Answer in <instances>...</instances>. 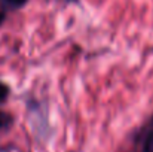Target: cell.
Returning a JSON list of instances; mask_svg holds the SVG:
<instances>
[{
    "label": "cell",
    "instance_id": "6da1fadb",
    "mask_svg": "<svg viewBox=\"0 0 153 152\" xmlns=\"http://www.w3.org/2000/svg\"><path fill=\"white\" fill-rule=\"evenodd\" d=\"M141 152H153V115L146 124L141 136Z\"/></svg>",
    "mask_w": 153,
    "mask_h": 152
},
{
    "label": "cell",
    "instance_id": "7a4b0ae2",
    "mask_svg": "<svg viewBox=\"0 0 153 152\" xmlns=\"http://www.w3.org/2000/svg\"><path fill=\"white\" fill-rule=\"evenodd\" d=\"M27 3H28V0H0V9H3L4 12L19 10V9H22Z\"/></svg>",
    "mask_w": 153,
    "mask_h": 152
},
{
    "label": "cell",
    "instance_id": "3957f363",
    "mask_svg": "<svg viewBox=\"0 0 153 152\" xmlns=\"http://www.w3.org/2000/svg\"><path fill=\"white\" fill-rule=\"evenodd\" d=\"M12 124H13V116L9 112L0 109V131L1 130H7Z\"/></svg>",
    "mask_w": 153,
    "mask_h": 152
},
{
    "label": "cell",
    "instance_id": "277c9868",
    "mask_svg": "<svg viewBox=\"0 0 153 152\" xmlns=\"http://www.w3.org/2000/svg\"><path fill=\"white\" fill-rule=\"evenodd\" d=\"M9 96H10V87L6 82L0 81V104H3L4 101L7 100Z\"/></svg>",
    "mask_w": 153,
    "mask_h": 152
},
{
    "label": "cell",
    "instance_id": "5b68a950",
    "mask_svg": "<svg viewBox=\"0 0 153 152\" xmlns=\"http://www.w3.org/2000/svg\"><path fill=\"white\" fill-rule=\"evenodd\" d=\"M6 13H7V12H4L3 9H0V28H1V25L4 24V21H6Z\"/></svg>",
    "mask_w": 153,
    "mask_h": 152
},
{
    "label": "cell",
    "instance_id": "8992f818",
    "mask_svg": "<svg viewBox=\"0 0 153 152\" xmlns=\"http://www.w3.org/2000/svg\"><path fill=\"white\" fill-rule=\"evenodd\" d=\"M64 1H65V3H76L77 0H64Z\"/></svg>",
    "mask_w": 153,
    "mask_h": 152
}]
</instances>
